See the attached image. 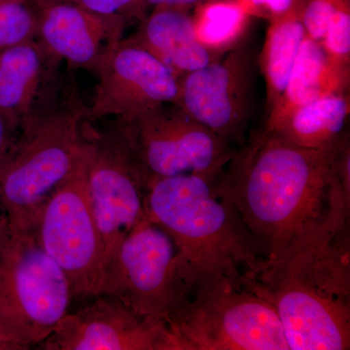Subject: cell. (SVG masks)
<instances>
[{
  "label": "cell",
  "mask_w": 350,
  "mask_h": 350,
  "mask_svg": "<svg viewBox=\"0 0 350 350\" xmlns=\"http://www.w3.org/2000/svg\"><path fill=\"white\" fill-rule=\"evenodd\" d=\"M334 148H301L258 131L216 178V192L234 207L266 262L338 209L350 213Z\"/></svg>",
  "instance_id": "1"
},
{
  "label": "cell",
  "mask_w": 350,
  "mask_h": 350,
  "mask_svg": "<svg viewBox=\"0 0 350 350\" xmlns=\"http://www.w3.org/2000/svg\"><path fill=\"white\" fill-rule=\"evenodd\" d=\"M349 226L338 209L243 283L275 308L289 350L350 349Z\"/></svg>",
  "instance_id": "2"
},
{
  "label": "cell",
  "mask_w": 350,
  "mask_h": 350,
  "mask_svg": "<svg viewBox=\"0 0 350 350\" xmlns=\"http://www.w3.org/2000/svg\"><path fill=\"white\" fill-rule=\"evenodd\" d=\"M215 180L184 174L147 183L146 217L174 241L190 291L213 282L243 287L266 266L234 207L216 192Z\"/></svg>",
  "instance_id": "3"
},
{
  "label": "cell",
  "mask_w": 350,
  "mask_h": 350,
  "mask_svg": "<svg viewBox=\"0 0 350 350\" xmlns=\"http://www.w3.org/2000/svg\"><path fill=\"white\" fill-rule=\"evenodd\" d=\"M89 120L75 88L55 75L0 162V202L11 229L31 231L51 196L81 167Z\"/></svg>",
  "instance_id": "4"
},
{
  "label": "cell",
  "mask_w": 350,
  "mask_h": 350,
  "mask_svg": "<svg viewBox=\"0 0 350 350\" xmlns=\"http://www.w3.org/2000/svg\"><path fill=\"white\" fill-rule=\"evenodd\" d=\"M165 324L174 350H289L275 308L231 283L195 287Z\"/></svg>",
  "instance_id": "5"
},
{
  "label": "cell",
  "mask_w": 350,
  "mask_h": 350,
  "mask_svg": "<svg viewBox=\"0 0 350 350\" xmlns=\"http://www.w3.org/2000/svg\"><path fill=\"white\" fill-rule=\"evenodd\" d=\"M66 273L31 231L12 230L0 248V326L21 350L38 347L69 312Z\"/></svg>",
  "instance_id": "6"
},
{
  "label": "cell",
  "mask_w": 350,
  "mask_h": 350,
  "mask_svg": "<svg viewBox=\"0 0 350 350\" xmlns=\"http://www.w3.org/2000/svg\"><path fill=\"white\" fill-rule=\"evenodd\" d=\"M138 169L149 181L196 174L216 179L237 149L193 119L178 103H167L115 120Z\"/></svg>",
  "instance_id": "7"
},
{
  "label": "cell",
  "mask_w": 350,
  "mask_h": 350,
  "mask_svg": "<svg viewBox=\"0 0 350 350\" xmlns=\"http://www.w3.org/2000/svg\"><path fill=\"white\" fill-rule=\"evenodd\" d=\"M189 291L174 241L145 217L103 265L96 295L114 297L140 314L167 322Z\"/></svg>",
  "instance_id": "8"
},
{
  "label": "cell",
  "mask_w": 350,
  "mask_h": 350,
  "mask_svg": "<svg viewBox=\"0 0 350 350\" xmlns=\"http://www.w3.org/2000/svg\"><path fill=\"white\" fill-rule=\"evenodd\" d=\"M86 163L87 158L51 196L31 230L66 273L73 300L96 296L103 269L100 232L87 191Z\"/></svg>",
  "instance_id": "9"
},
{
  "label": "cell",
  "mask_w": 350,
  "mask_h": 350,
  "mask_svg": "<svg viewBox=\"0 0 350 350\" xmlns=\"http://www.w3.org/2000/svg\"><path fill=\"white\" fill-rule=\"evenodd\" d=\"M86 184L105 265L126 234L146 217V181L114 126L103 133L90 131Z\"/></svg>",
  "instance_id": "10"
},
{
  "label": "cell",
  "mask_w": 350,
  "mask_h": 350,
  "mask_svg": "<svg viewBox=\"0 0 350 350\" xmlns=\"http://www.w3.org/2000/svg\"><path fill=\"white\" fill-rule=\"evenodd\" d=\"M255 57L245 43L179 78L178 105L231 146L246 144L252 115Z\"/></svg>",
  "instance_id": "11"
},
{
  "label": "cell",
  "mask_w": 350,
  "mask_h": 350,
  "mask_svg": "<svg viewBox=\"0 0 350 350\" xmlns=\"http://www.w3.org/2000/svg\"><path fill=\"white\" fill-rule=\"evenodd\" d=\"M98 86L91 120H125L167 103H177L179 77L150 51L130 38L107 51L96 69Z\"/></svg>",
  "instance_id": "12"
},
{
  "label": "cell",
  "mask_w": 350,
  "mask_h": 350,
  "mask_svg": "<svg viewBox=\"0 0 350 350\" xmlns=\"http://www.w3.org/2000/svg\"><path fill=\"white\" fill-rule=\"evenodd\" d=\"M68 312L38 345L43 350H174L167 324L118 299L96 295Z\"/></svg>",
  "instance_id": "13"
},
{
  "label": "cell",
  "mask_w": 350,
  "mask_h": 350,
  "mask_svg": "<svg viewBox=\"0 0 350 350\" xmlns=\"http://www.w3.org/2000/svg\"><path fill=\"white\" fill-rule=\"evenodd\" d=\"M38 39L44 49L69 66L96 72L103 57L122 39L126 19L105 16L64 1L34 2Z\"/></svg>",
  "instance_id": "14"
},
{
  "label": "cell",
  "mask_w": 350,
  "mask_h": 350,
  "mask_svg": "<svg viewBox=\"0 0 350 350\" xmlns=\"http://www.w3.org/2000/svg\"><path fill=\"white\" fill-rule=\"evenodd\" d=\"M130 39L150 51L179 78L218 57L200 41L194 18L185 7H154Z\"/></svg>",
  "instance_id": "15"
},
{
  "label": "cell",
  "mask_w": 350,
  "mask_h": 350,
  "mask_svg": "<svg viewBox=\"0 0 350 350\" xmlns=\"http://www.w3.org/2000/svg\"><path fill=\"white\" fill-rule=\"evenodd\" d=\"M57 62L38 39L0 50V112L19 126L56 75Z\"/></svg>",
  "instance_id": "16"
},
{
  "label": "cell",
  "mask_w": 350,
  "mask_h": 350,
  "mask_svg": "<svg viewBox=\"0 0 350 350\" xmlns=\"http://www.w3.org/2000/svg\"><path fill=\"white\" fill-rule=\"evenodd\" d=\"M349 70L340 68L327 55L321 42L306 36L282 96L267 113L262 131L273 130L288 115L323 96L347 94Z\"/></svg>",
  "instance_id": "17"
},
{
  "label": "cell",
  "mask_w": 350,
  "mask_h": 350,
  "mask_svg": "<svg viewBox=\"0 0 350 350\" xmlns=\"http://www.w3.org/2000/svg\"><path fill=\"white\" fill-rule=\"evenodd\" d=\"M349 110V94H330L297 108L273 130L260 131L301 148L332 150L347 133Z\"/></svg>",
  "instance_id": "18"
},
{
  "label": "cell",
  "mask_w": 350,
  "mask_h": 350,
  "mask_svg": "<svg viewBox=\"0 0 350 350\" xmlns=\"http://www.w3.org/2000/svg\"><path fill=\"white\" fill-rule=\"evenodd\" d=\"M305 38L301 11L271 19L260 63L266 83L267 113L282 96Z\"/></svg>",
  "instance_id": "19"
},
{
  "label": "cell",
  "mask_w": 350,
  "mask_h": 350,
  "mask_svg": "<svg viewBox=\"0 0 350 350\" xmlns=\"http://www.w3.org/2000/svg\"><path fill=\"white\" fill-rule=\"evenodd\" d=\"M246 13L236 0L206 5L198 18H194L198 36L204 45L216 52L238 38L245 22Z\"/></svg>",
  "instance_id": "20"
},
{
  "label": "cell",
  "mask_w": 350,
  "mask_h": 350,
  "mask_svg": "<svg viewBox=\"0 0 350 350\" xmlns=\"http://www.w3.org/2000/svg\"><path fill=\"white\" fill-rule=\"evenodd\" d=\"M38 23L32 0H0V50L36 39Z\"/></svg>",
  "instance_id": "21"
},
{
  "label": "cell",
  "mask_w": 350,
  "mask_h": 350,
  "mask_svg": "<svg viewBox=\"0 0 350 350\" xmlns=\"http://www.w3.org/2000/svg\"><path fill=\"white\" fill-rule=\"evenodd\" d=\"M320 42L334 63L349 70L350 4L333 16Z\"/></svg>",
  "instance_id": "22"
},
{
  "label": "cell",
  "mask_w": 350,
  "mask_h": 350,
  "mask_svg": "<svg viewBox=\"0 0 350 350\" xmlns=\"http://www.w3.org/2000/svg\"><path fill=\"white\" fill-rule=\"evenodd\" d=\"M349 4V0H304L301 21L306 36L320 42L333 16Z\"/></svg>",
  "instance_id": "23"
},
{
  "label": "cell",
  "mask_w": 350,
  "mask_h": 350,
  "mask_svg": "<svg viewBox=\"0 0 350 350\" xmlns=\"http://www.w3.org/2000/svg\"><path fill=\"white\" fill-rule=\"evenodd\" d=\"M33 2L64 1L75 4L105 16H118L128 20L129 18L140 16L145 6L144 0H32Z\"/></svg>",
  "instance_id": "24"
},
{
  "label": "cell",
  "mask_w": 350,
  "mask_h": 350,
  "mask_svg": "<svg viewBox=\"0 0 350 350\" xmlns=\"http://www.w3.org/2000/svg\"><path fill=\"white\" fill-rule=\"evenodd\" d=\"M247 12L248 9L265 10L271 19L293 11H301L304 0H236Z\"/></svg>",
  "instance_id": "25"
},
{
  "label": "cell",
  "mask_w": 350,
  "mask_h": 350,
  "mask_svg": "<svg viewBox=\"0 0 350 350\" xmlns=\"http://www.w3.org/2000/svg\"><path fill=\"white\" fill-rule=\"evenodd\" d=\"M18 128L19 126L0 112V162L12 145Z\"/></svg>",
  "instance_id": "26"
},
{
  "label": "cell",
  "mask_w": 350,
  "mask_h": 350,
  "mask_svg": "<svg viewBox=\"0 0 350 350\" xmlns=\"http://www.w3.org/2000/svg\"><path fill=\"white\" fill-rule=\"evenodd\" d=\"M204 1H206V0H144L145 6L152 7V8L157 6L185 7V8H190L191 6Z\"/></svg>",
  "instance_id": "27"
},
{
  "label": "cell",
  "mask_w": 350,
  "mask_h": 350,
  "mask_svg": "<svg viewBox=\"0 0 350 350\" xmlns=\"http://www.w3.org/2000/svg\"><path fill=\"white\" fill-rule=\"evenodd\" d=\"M11 231H12V229H11L10 223H9L5 211H4L1 202H0V248L6 243L7 239L10 236Z\"/></svg>",
  "instance_id": "28"
},
{
  "label": "cell",
  "mask_w": 350,
  "mask_h": 350,
  "mask_svg": "<svg viewBox=\"0 0 350 350\" xmlns=\"http://www.w3.org/2000/svg\"><path fill=\"white\" fill-rule=\"evenodd\" d=\"M0 350H21L19 345L16 344L12 338L0 326Z\"/></svg>",
  "instance_id": "29"
}]
</instances>
